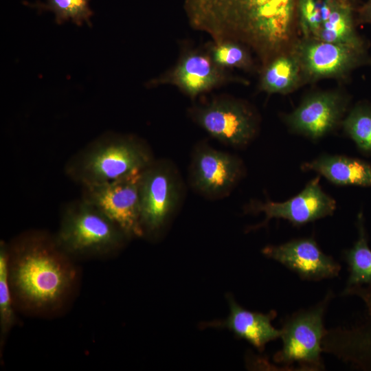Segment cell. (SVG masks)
Returning a JSON list of instances; mask_svg holds the SVG:
<instances>
[{
  "label": "cell",
  "mask_w": 371,
  "mask_h": 371,
  "mask_svg": "<svg viewBox=\"0 0 371 371\" xmlns=\"http://www.w3.org/2000/svg\"><path fill=\"white\" fill-rule=\"evenodd\" d=\"M74 259L42 230L21 234L8 244V280L14 301L24 309L58 308L73 291L78 278Z\"/></svg>",
  "instance_id": "1"
},
{
  "label": "cell",
  "mask_w": 371,
  "mask_h": 371,
  "mask_svg": "<svg viewBox=\"0 0 371 371\" xmlns=\"http://www.w3.org/2000/svg\"><path fill=\"white\" fill-rule=\"evenodd\" d=\"M155 161L150 148L131 135L105 133L66 162V176L82 187L108 183L141 172Z\"/></svg>",
  "instance_id": "2"
},
{
  "label": "cell",
  "mask_w": 371,
  "mask_h": 371,
  "mask_svg": "<svg viewBox=\"0 0 371 371\" xmlns=\"http://www.w3.org/2000/svg\"><path fill=\"white\" fill-rule=\"evenodd\" d=\"M54 236L58 246L74 260L108 257L128 240L115 223L81 197L64 205Z\"/></svg>",
  "instance_id": "3"
},
{
  "label": "cell",
  "mask_w": 371,
  "mask_h": 371,
  "mask_svg": "<svg viewBox=\"0 0 371 371\" xmlns=\"http://www.w3.org/2000/svg\"><path fill=\"white\" fill-rule=\"evenodd\" d=\"M333 297V291H328L315 305L300 309L284 319L280 337L282 347L273 355V361L285 370H293L294 363H297L298 370L325 369L321 355L326 331L324 315Z\"/></svg>",
  "instance_id": "4"
},
{
  "label": "cell",
  "mask_w": 371,
  "mask_h": 371,
  "mask_svg": "<svg viewBox=\"0 0 371 371\" xmlns=\"http://www.w3.org/2000/svg\"><path fill=\"white\" fill-rule=\"evenodd\" d=\"M142 171L108 183L82 187L80 197L115 223L128 239L144 236L139 203Z\"/></svg>",
  "instance_id": "5"
},
{
  "label": "cell",
  "mask_w": 371,
  "mask_h": 371,
  "mask_svg": "<svg viewBox=\"0 0 371 371\" xmlns=\"http://www.w3.org/2000/svg\"><path fill=\"white\" fill-rule=\"evenodd\" d=\"M192 115L209 135L234 148L246 147L258 131L255 111L246 103L234 99L214 100L195 109Z\"/></svg>",
  "instance_id": "6"
},
{
  "label": "cell",
  "mask_w": 371,
  "mask_h": 371,
  "mask_svg": "<svg viewBox=\"0 0 371 371\" xmlns=\"http://www.w3.org/2000/svg\"><path fill=\"white\" fill-rule=\"evenodd\" d=\"M177 176L167 163L154 161L141 173L140 222L144 236L157 234L176 208L179 199Z\"/></svg>",
  "instance_id": "7"
},
{
  "label": "cell",
  "mask_w": 371,
  "mask_h": 371,
  "mask_svg": "<svg viewBox=\"0 0 371 371\" xmlns=\"http://www.w3.org/2000/svg\"><path fill=\"white\" fill-rule=\"evenodd\" d=\"M245 174L242 160L237 156L216 150L206 144L195 148L190 166L192 186L211 199L227 195Z\"/></svg>",
  "instance_id": "8"
},
{
  "label": "cell",
  "mask_w": 371,
  "mask_h": 371,
  "mask_svg": "<svg viewBox=\"0 0 371 371\" xmlns=\"http://www.w3.org/2000/svg\"><path fill=\"white\" fill-rule=\"evenodd\" d=\"M337 208L336 201L320 185V176L311 179L295 196L282 201H267L254 202L248 210L254 213H264L262 223L250 229H256L266 225L272 218L284 219L293 226H302L311 222L331 216Z\"/></svg>",
  "instance_id": "9"
},
{
  "label": "cell",
  "mask_w": 371,
  "mask_h": 371,
  "mask_svg": "<svg viewBox=\"0 0 371 371\" xmlns=\"http://www.w3.org/2000/svg\"><path fill=\"white\" fill-rule=\"evenodd\" d=\"M262 253L303 280L333 278L339 276L341 269L339 262L322 251L313 236L291 239L278 245H269L262 249Z\"/></svg>",
  "instance_id": "10"
},
{
  "label": "cell",
  "mask_w": 371,
  "mask_h": 371,
  "mask_svg": "<svg viewBox=\"0 0 371 371\" xmlns=\"http://www.w3.org/2000/svg\"><path fill=\"white\" fill-rule=\"evenodd\" d=\"M348 102L346 97L339 93H313L306 97L284 120L292 132L317 140L342 123Z\"/></svg>",
  "instance_id": "11"
},
{
  "label": "cell",
  "mask_w": 371,
  "mask_h": 371,
  "mask_svg": "<svg viewBox=\"0 0 371 371\" xmlns=\"http://www.w3.org/2000/svg\"><path fill=\"white\" fill-rule=\"evenodd\" d=\"M297 58L301 67L313 78L344 74L358 66L371 64L364 47L316 39L302 45Z\"/></svg>",
  "instance_id": "12"
},
{
  "label": "cell",
  "mask_w": 371,
  "mask_h": 371,
  "mask_svg": "<svg viewBox=\"0 0 371 371\" xmlns=\"http://www.w3.org/2000/svg\"><path fill=\"white\" fill-rule=\"evenodd\" d=\"M364 303L363 317L348 326L326 329L322 347L354 368L371 371V297Z\"/></svg>",
  "instance_id": "13"
},
{
  "label": "cell",
  "mask_w": 371,
  "mask_h": 371,
  "mask_svg": "<svg viewBox=\"0 0 371 371\" xmlns=\"http://www.w3.org/2000/svg\"><path fill=\"white\" fill-rule=\"evenodd\" d=\"M225 79L223 68L214 61L210 54L190 52L181 58L168 77L161 80L194 97L217 87Z\"/></svg>",
  "instance_id": "14"
},
{
  "label": "cell",
  "mask_w": 371,
  "mask_h": 371,
  "mask_svg": "<svg viewBox=\"0 0 371 371\" xmlns=\"http://www.w3.org/2000/svg\"><path fill=\"white\" fill-rule=\"evenodd\" d=\"M228 302L230 310L228 317L223 322H212L209 325L227 328L260 352L264 350L268 342L280 338L282 330L271 324V321L277 316L275 310L264 314L244 308L232 297H228Z\"/></svg>",
  "instance_id": "15"
},
{
  "label": "cell",
  "mask_w": 371,
  "mask_h": 371,
  "mask_svg": "<svg viewBox=\"0 0 371 371\" xmlns=\"http://www.w3.org/2000/svg\"><path fill=\"white\" fill-rule=\"evenodd\" d=\"M303 171H314L340 186L371 187V164L355 157L322 154L301 165Z\"/></svg>",
  "instance_id": "16"
},
{
  "label": "cell",
  "mask_w": 371,
  "mask_h": 371,
  "mask_svg": "<svg viewBox=\"0 0 371 371\" xmlns=\"http://www.w3.org/2000/svg\"><path fill=\"white\" fill-rule=\"evenodd\" d=\"M358 238L343 251L349 276L341 296L356 295L362 300L371 295V249L363 212L357 215Z\"/></svg>",
  "instance_id": "17"
},
{
  "label": "cell",
  "mask_w": 371,
  "mask_h": 371,
  "mask_svg": "<svg viewBox=\"0 0 371 371\" xmlns=\"http://www.w3.org/2000/svg\"><path fill=\"white\" fill-rule=\"evenodd\" d=\"M301 65L297 57L280 56L271 63L264 71L262 89L270 93H286L299 80Z\"/></svg>",
  "instance_id": "18"
},
{
  "label": "cell",
  "mask_w": 371,
  "mask_h": 371,
  "mask_svg": "<svg viewBox=\"0 0 371 371\" xmlns=\"http://www.w3.org/2000/svg\"><path fill=\"white\" fill-rule=\"evenodd\" d=\"M315 39L337 44L364 47L355 30L352 18L346 11L333 10L313 36Z\"/></svg>",
  "instance_id": "19"
},
{
  "label": "cell",
  "mask_w": 371,
  "mask_h": 371,
  "mask_svg": "<svg viewBox=\"0 0 371 371\" xmlns=\"http://www.w3.org/2000/svg\"><path fill=\"white\" fill-rule=\"evenodd\" d=\"M341 124L361 153L371 156V105L366 102L357 104Z\"/></svg>",
  "instance_id": "20"
},
{
  "label": "cell",
  "mask_w": 371,
  "mask_h": 371,
  "mask_svg": "<svg viewBox=\"0 0 371 371\" xmlns=\"http://www.w3.org/2000/svg\"><path fill=\"white\" fill-rule=\"evenodd\" d=\"M8 244L0 243V330L1 346L5 337L16 324L14 300L8 280Z\"/></svg>",
  "instance_id": "21"
},
{
  "label": "cell",
  "mask_w": 371,
  "mask_h": 371,
  "mask_svg": "<svg viewBox=\"0 0 371 371\" xmlns=\"http://www.w3.org/2000/svg\"><path fill=\"white\" fill-rule=\"evenodd\" d=\"M30 5L41 10L52 11L58 24L71 20L77 25H81L84 21L91 25L90 18L93 12L89 6V0H47V3H36Z\"/></svg>",
  "instance_id": "22"
},
{
  "label": "cell",
  "mask_w": 371,
  "mask_h": 371,
  "mask_svg": "<svg viewBox=\"0 0 371 371\" xmlns=\"http://www.w3.org/2000/svg\"><path fill=\"white\" fill-rule=\"evenodd\" d=\"M210 54L214 61L222 68L245 67L250 64V58L245 49L232 41L216 42Z\"/></svg>",
  "instance_id": "23"
},
{
  "label": "cell",
  "mask_w": 371,
  "mask_h": 371,
  "mask_svg": "<svg viewBox=\"0 0 371 371\" xmlns=\"http://www.w3.org/2000/svg\"><path fill=\"white\" fill-rule=\"evenodd\" d=\"M332 11L326 3L304 0L302 8L304 31L314 36L323 23L328 19Z\"/></svg>",
  "instance_id": "24"
},
{
  "label": "cell",
  "mask_w": 371,
  "mask_h": 371,
  "mask_svg": "<svg viewBox=\"0 0 371 371\" xmlns=\"http://www.w3.org/2000/svg\"><path fill=\"white\" fill-rule=\"evenodd\" d=\"M361 15L363 21L371 23V0L363 8Z\"/></svg>",
  "instance_id": "25"
}]
</instances>
